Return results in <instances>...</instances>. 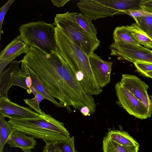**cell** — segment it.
Returning <instances> with one entry per match:
<instances>
[{
	"label": "cell",
	"mask_w": 152,
	"mask_h": 152,
	"mask_svg": "<svg viewBox=\"0 0 152 152\" xmlns=\"http://www.w3.org/2000/svg\"><path fill=\"white\" fill-rule=\"evenodd\" d=\"M20 61L39 75L48 93L68 113L72 112L71 106L80 111L86 107L91 113L96 110V104L92 96L85 92L70 66L58 53H48L31 47Z\"/></svg>",
	"instance_id": "6da1fadb"
},
{
	"label": "cell",
	"mask_w": 152,
	"mask_h": 152,
	"mask_svg": "<svg viewBox=\"0 0 152 152\" xmlns=\"http://www.w3.org/2000/svg\"><path fill=\"white\" fill-rule=\"evenodd\" d=\"M55 37L58 53L72 69L85 92L90 95L97 94L102 88L97 84L90 66L89 57L58 28Z\"/></svg>",
	"instance_id": "7a4b0ae2"
},
{
	"label": "cell",
	"mask_w": 152,
	"mask_h": 152,
	"mask_svg": "<svg viewBox=\"0 0 152 152\" xmlns=\"http://www.w3.org/2000/svg\"><path fill=\"white\" fill-rule=\"evenodd\" d=\"M16 131L40 139L45 143H54L70 138V135L63 123L44 112L33 118L10 119L8 121Z\"/></svg>",
	"instance_id": "3957f363"
},
{
	"label": "cell",
	"mask_w": 152,
	"mask_h": 152,
	"mask_svg": "<svg viewBox=\"0 0 152 152\" xmlns=\"http://www.w3.org/2000/svg\"><path fill=\"white\" fill-rule=\"evenodd\" d=\"M53 23L43 20L31 22L22 24L19 28L21 38L29 48L37 47L48 53H58Z\"/></svg>",
	"instance_id": "277c9868"
},
{
	"label": "cell",
	"mask_w": 152,
	"mask_h": 152,
	"mask_svg": "<svg viewBox=\"0 0 152 152\" xmlns=\"http://www.w3.org/2000/svg\"><path fill=\"white\" fill-rule=\"evenodd\" d=\"M142 0H81L77 4L84 15L91 20L124 14L129 10L142 9Z\"/></svg>",
	"instance_id": "5b68a950"
},
{
	"label": "cell",
	"mask_w": 152,
	"mask_h": 152,
	"mask_svg": "<svg viewBox=\"0 0 152 152\" xmlns=\"http://www.w3.org/2000/svg\"><path fill=\"white\" fill-rule=\"evenodd\" d=\"M76 13L68 12L57 14L53 23L89 57L99 46L100 41L77 23L75 18Z\"/></svg>",
	"instance_id": "8992f818"
},
{
	"label": "cell",
	"mask_w": 152,
	"mask_h": 152,
	"mask_svg": "<svg viewBox=\"0 0 152 152\" xmlns=\"http://www.w3.org/2000/svg\"><path fill=\"white\" fill-rule=\"evenodd\" d=\"M110 55L134 63L137 61L152 63V50L139 45L114 42L110 46Z\"/></svg>",
	"instance_id": "52a82bcc"
},
{
	"label": "cell",
	"mask_w": 152,
	"mask_h": 152,
	"mask_svg": "<svg viewBox=\"0 0 152 152\" xmlns=\"http://www.w3.org/2000/svg\"><path fill=\"white\" fill-rule=\"evenodd\" d=\"M115 88L119 104L129 114L141 119L151 116L140 102L119 82L115 85Z\"/></svg>",
	"instance_id": "ba28073f"
},
{
	"label": "cell",
	"mask_w": 152,
	"mask_h": 152,
	"mask_svg": "<svg viewBox=\"0 0 152 152\" xmlns=\"http://www.w3.org/2000/svg\"><path fill=\"white\" fill-rule=\"evenodd\" d=\"M121 85L132 93L145 109L152 114V101L148 93L149 86L134 75L123 74Z\"/></svg>",
	"instance_id": "9c48e42d"
},
{
	"label": "cell",
	"mask_w": 152,
	"mask_h": 152,
	"mask_svg": "<svg viewBox=\"0 0 152 152\" xmlns=\"http://www.w3.org/2000/svg\"><path fill=\"white\" fill-rule=\"evenodd\" d=\"M39 114L27 107L14 103L7 97L0 98V115L10 119L33 118Z\"/></svg>",
	"instance_id": "30bf717a"
},
{
	"label": "cell",
	"mask_w": 152,
	"mask_h": 152,
	"mask_svg": "<svg viewBox=\"0 0 152 152\" xmlns=\"http://www.w3.org/2000/svg\"><path fill=\"white\" fill-rule=\"evenodd\" d=\"M89 60L96 80L102 88L110 82L113 62L104 60L94 52L89 56Z\"/></svg>",
	"instance_id": "8fae6325"
},
{
	"label": "cell",
	"mask_w": 152,
	"mask_h": 152,
	"mask_svg": "<svg viewBox=\"0 0 152 152\" xmlns=\"http://www.w3.org/2000/svg\"><path fill=\"white\" fill-rule=\"evenodd\" d=\"M29 48L22 41L20 35L17 36L0 53V73L17 57L27 53Z\"/></svg>",
	"instance_id": "7c38bea8"
},
{
	"label": "cell",
	"mask_w": 152,
	"mask_h": 152,
	"mask_svg": "<svg viewBox=\"0 0 152 152\" xmlns=\"http://www.w3.org/2000/svg\"><path fill=\"white\" fill-rule=\"evenodd\" d=\"M31 68L25 63L21 62L20 69L18 67L11 73L10 88L12 86H18L26 90L32 85Z\"/></svg>",
	"instance_id": "4fadbf2b"
},
{
	"label": "cell",
	"mask_w": 152,
	"mask_h": 152,
	"mask_svg": "<svg viewBox=\"0 0 152 152\" xmlns=\"http://www.w3.org/2000/svg\"><path fill=\"white\" fill-rule=\"evenodd\" d=\"M20 132L15 131L11 135L7 142L10 147H17L22 150L34 149L37 142L34 138L27 136Z\"/></svg>",
	"instance_id": "5bb4252c"
},
{
	"label": "cell",
	"mask_w": 152,
	"mask_h": 152,
	"mask_svg": "<svg viewBox=\"0 0 152 152\" xmlns=\"http://www.w3.org/2000/svg\"><path fill=\"white\" fill-rule=\"evenodd\" d=\"M20 63V61H13L6 69L3 70L0 74V98L7 97V92L11 81V73L17 69Z\"/></svg>",
	"instance_id": "9a60e30c"
},
{
	"label": "cell",
	"mask_w": 152,
	"mask_h": 152,
	"mask_svg": "<svg viewBox=\"0 0 152 152\" xmlns=\"http://www.w3.org/2000/svg\"><path fill=\"white\" fill-rule=\"evenodd\" d=\"M107 136L110 139L122 145L139 148L140 145L138 142L124 131L111 130L109 131Z\"/></svg>",
	"instance_id": "2e32d148"
},
{
	"label": "cell",
	"mask_w": 152,
	"mask_h": 152,
	"mask_svg": "<svg viewBox=\"0 0 152 152\" xmlns=\"http://www.w3.org/2000/svg\"><path fill=\"white\" fill-rule=\"evenodd\" d=\"M31 77L32 80V86L35 88L36 91L42 94L45 99L48 100L53 103L56 107H64V106L56 101L48 93L45 88L39 75L31 69Z\"/></svg>",
	"instance_id": "e0dca14e"
},
{
	"label": "cell",
	"mask_w": 152,
	"mask_h": 152,
	"mask_svg": "<svg viewBox=\"0 0 152 152\" xmlns=\"http://www.w3.org/2000/svg\"><path fill=\"white\" fill-rule=\"evenodd\" d=\"M130 31L134 39L140 45L148 49H152L151 39L136 23H132L130 25L126 26Z\"/></svg>",
	"instance_id": "ac0fdd59"
},
{
	"label": "cell",
	"mask_w": 152,
	"mask_h": 152,
	"mask_svg": "<svg viewBox=\"0 0 152 152\" xmlns=\"http://www.w3.org/2000/svg\"><path fill=\"white\" fill-rule=\"evenodd\" d=\"M139 148L120 145L110 139L106 136L102 142L103 152H138Z\"/></svg>",
	"instance_id": "d6986e66"
},
{
	"label": "cell",
	"mask_w": 152,
	"mask_h": 152,
	"mask_svg": "<svg viewBox=\"0 0 152 152\" xmlns=\"http://www.w3.org/2000/svg\"><path fill=\"white\" fill-rule=\"evenodd\" d=\"M113 35L114 42H122L129 44L140 45L133 37L126 26L115 28Z\"/></svg>",
	"instance_id": "ffe728a7"
},
{
	"label": "cell",
	"mask_w": 152,
	"mask_h": 152,
	"mask_svg": "<svg viewBox=\"0 0 152 152\" xmlns=\"http://www.w3.org/2000/svg\"><path fill=\"white\" fill-rule=\"evenodd\" d=\"M0 115V152H3L4 147L12 134L16 131L12 125Z\"/></svg>",
	"instance_id": "44dd1931"
},
{
	"label": "cell",
	"mask_w": 152,
	"mask_h": 152,
	"mask_svg": "<svg viewBox=\"0 0 152 152\" xmlns=\"http://www.w3.org/2000/svg\"><path fill=\"white\" fill-rule=\"evenodd\" d=\"M77 23L86 32L95 37H97V32L91 20L81 13L76 12L75 16Z\"/></svg>",
	"instance_id": "7402d4cb"
},
{
	"label": "cell",
	"mask_w": 152,
	"mask_h": 152,
	"mask_svg": "<svg viewBox=\"0 0 152 152\" xmlns=\"http://www.w3.org/2000/svg\"><path fill=\"white\" fill-rule=\"evenodd\" d=\"M134 19L141 28L152 39V16L142 17Z\"/></svg>",
	"instance_id": "603a6c76"
},
{
	"label": "cell",
	"mask_w": 152,
	"mask_h": 152,
	"mask_svg": "<svg viewBox=\"0 0 152 152\" xmlns=\"http://www.w3.org/2000/svg\"><path fill=\"white\" fill-rule=\"evenodd\" d=\"M74 140L73 136L65 140L54 142V144L61 152H76Z\"/></svg>",
	"instance_id": "cb8c5ba5"
},
{
	"label": "cell",
	"mask_w": 152,
	"mask_h": 152,
	"mask_svg": "<svg viewBox=\"0 0 152 152\" xmlns=\"http://www.w3.org/2000/svg\"><path fill=\"white\" fill-rule=\"evenodd\" d=\"M44 99H45L44 97L37 91L35 97L34 98L31 99H23V101L26 104L36 113L39 114H42L44 112L42 111L41 110L39 104Z\"/></svg>",
	"instance_id": "d4e9b609"
},
{
	"label": "cell",
	"mask_w": 152,
	"mask_h": 152,
	"mask_svg": "<svg viewBox=\"0 0 152 152\" xmlns=\"http://www.w3.org/2000/svg\"><path fill=\"white\" fill-rule=\"evenodd\" d=\"M15 0H9L0 8V39H1V34L3 33L2 27L5 16L12 3Z\"/></svg>",
	"instance_id": "484cf974"
},
{
	"label": "cell",
	"mask_w": 152,
	"mask_h": 152,
	"mask_svg": "<svg viewBox=\"0 0 152 152\" xmlns=\"http://www.w3.org/2000/svg\"><path fill=\"white\" fill-rule=\"evenodd\" d=\"M138 72L141 74L143 72L152 71V63L137 61L134 63Z\"/></svg>",
	"instance_id": "4316f807"
},
{
	"label": "cell",
	"mask_w": 152,
	"mask_h": 152,
	"mask_svg": "<svg viewBox=\"0 0 152 152\" xmlns=\"http://www.w3.org/2000/svg\"><path fill=\"white\" fill-rule=\"evenodd\" d=\"M124 13L129 15L133 19L142 17L152 16V13L143 9L125 11Z\"/></svg>",
	"instance_id": "83f0119b"
},
{
	"label": "cell",
	"mask_w": 152,
	"mask_h": 152,
	"mask_svg": "<svg viewBox=\"0 0 152 152\" xmlns=\"http://www.w3.org/2000/svg\"><path fill=\"white\" fill-rule=\"evenodd\" d=\"M140 6L142 9L152 13V0H142Z\"/></svg>",
	"instance_id": "f1b7e54d"
},
{
	"label": "cell",
	"mask_w": 152,
	"mask_h": 152,
	"mask_svg": "<svg viewBox=\"0 0 152 152\" xmlns=\"http://www.w3.org/2000/svg\"><path fill=\"white\" fill-rule=\"evenodd\" d=\"M45 144L42 152H61L56 147L54 143L48 142Z\"/></svg>",
	"instance_id": "f546056e"
},
{
	"label": "cell",
	"mask_w": 152,
	"mask_h": 152,
	"mask_svg": "<svg viewBox=\"0 0 152 152\" xmlns=\"http://www.w3.org/2000/svg\"><path fill=\"white\" fill-rule=\"evenodd\" d=\"M70 0H52V3L55 6L58 7H62L64 6Z\"/></svg>",
	"instance_id": "4dcf8cb0"
},
{
	"label": "cell",
	"mask_w": 152,
	"mask_h": 152,
	"mask_svg": "<svg viewBox=\"0 0 152 152\" xmlns=\"http://www.w3.org/2000/svg\"><path fill=\"white\" fill-rule=\"evenodd\" d=\"M26 91L28 94H30L31 93H32V94L35 96L36 95L37 91L35 88L32 86L26 90Z\"/></svg>",
	"instance_id": "1f68e13d"
},
{
	"label": "cell",
	"mask_w": 152,
	"mask_h": 152,
	"mask_svg": "<svg viewBox=\"0 0 152 152\" xmlns=\"http://www.w3.org/2000/svg\"><path fill=\"white\" fill-rule=\"evenodd\" d=\"M141 74L144 76L152 79V71L144 72Z\"/></svg>",
	"instance_id": "d6a6232c"
},
{
	"label": "cell",
	"mask_w": 152,
	"mask_h": 152,
	"mask_svg": "<svg viewBox=\"0 0 152 152\" xmlns=\"http://www.w3.org/2000/svg\"><path fill=\"white\" fill-rule=\"evenodd\" d=\"M24 152H32L31 150H22Z\"/></svg>",
	"instance_id": "836d02e7"
}]
</instances>
